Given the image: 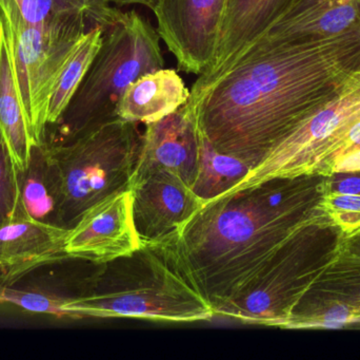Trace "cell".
Instances as JSON below:
<instances>
[{"mask_svg": "<svg viewBox=\"0 0 360 360\" xmlns=\"http://www.w3.org/2000/svg\"><path fill=\"white\" fill-rule=\"evenodd\" d=\"M359 71L360 31L300 44L258 42L186 105L215 149L253 169Z\"/></svg>", "mask_w": 360, "mask_h": 360, "instance_id": "cell-1", "label": "cell"}, {"mask_svg": "<svg viewBox=\"0 0 360 360\" xmlns=\"http://www.w3.org/2000/svg\"><path fill=\"white\" fill-rule=\"evenodd\" d=\"M323 175L278 178L203 203L153 249L213 309L249 293L321 207Z\"/></svg>", "mask_w": 360, "mask_h": 360, "instance_id": "cell-2", "label": "cell"}, {"mask_svg": "<svg viewBox=\"0 0 360 360\" xmlns=\"http://www.w3.org/2000/svg\"><path fill=\"white\" fill-rule=\"evenodd\" d=\"M166 65L160 36L137 11H120L103 30V42L82 84L44 143L63 145L116 116L118 101L133 82Z\"/></svg>", "mask_w": 360, "mask_h": 360, "instance_id": "cell-3", "label": "cell"}, {"mask_svg": "<svg viewBox=\"0 0 360 360\" xmlns=\"http://www.w3.org/2000/svg\"><path fill=\"white\" fill-rule=\"evenodd\" d=\"M68 318H136L171 323L211 321L213 309L150 247L101 264Z\"/></svg>", "mask_w": 360, "mask_h": 360, "instance_id": "cell-4", "label": "cell"}, {"mask_svg": "<svg viewBox=\"0 0 360 360\" xmlns=\"http://www.w3.org/2000/svg\"><path fill=\"white\" fill-rule=\"evenodd\" d=\"M141 137L136 123L114 118L69 143H44L60 182L61 228L71 230L91 206L129 190Z\"/></svg>", "mask_w": 360, "mask_h": 360, "instance_id": "cell-5", "label": "cell"}, {"mask_svg": "<svg viewBox=\"0 0 360 360\" xmlns=\"http://www.w3.org/2000/svg\"><path fill=\"white\" fill-rule=\"evenodd\" d=\"M344 239L326 213L309 222L275 256L253 289L215 316L283 329L304 294L335 259Z\"/></svg>", "mask_w": 360, "mask_h": 360, "instance_id": "cell-6", "label": "cell"}, {"mask_svg": "<svg viewBox=\"0 0 360 360\" xmlns=\"http://www.w3.org/2000/svg\"><path fill=\"white\" fill-rule=\"evenodd\" d=\"M19 97L33 145L44 143L51 95L80 38L101 27L86 15L32 25L13 6L0 4Z\"/></svg>", "mask_w": 360, "mask_h": 360, "instance_id": "cell-7", "label": "cell"}, {"mask_svg": "<svg viewBox=\"0 0 360 360\" xmlns=\"http://www.w3.org/2000/svg\"><path fill=\"white\" fill-rule=\"evenodd\" d=\"M359 120L360 71L333 99L294 129L228 192L248 190L278 178L326 177Z\"/></svg>", "mask_w": 360, "mask_h": 360, "instance_id": "cell-8", "label": "cell"}, {"mask_svg": "<svg viewBox=\"0 0 360 360\" xmlns=\"http://www.w3.org/2000/svg\"><path fill=\"white\" fill-rule=\"evenodd\" d=\"M226 0H160L153 8L160 39L179 70L201 75L215 55Z\"/></svg>", "mask_w": 360, "mask_h": 360, "instance_id": "cell-9", "label": "cell"}, {"mask_svg": "<svg viewBox=\"0 0 360 360\" xmlns=\"http://www.w3.org/2000/svg\"><path fill=\"white\" fill-rule=\"evenodd\" d=\"M129 190L143 247L170 238L205 203L181 180L162 169H135Z\"/></svg>", "mask_w": 360, "mask_h": 360, "instance_id": "cell-10", "label": "cell"}, {"mask_svg": "<svg viewBox=\"0 0 360 360\" xmlns=\"http://www.w3.org/2000/svg\"><path fill=\"white\" fill-rule=\"evenodd\" d=\"M359 323L360 260L342 249L296 304L283 329H349Z\"/></svg>", "mask_w": 360, "mask_h": 360, "instance_id": "cell-11", "label": "cell"}, {"mask_svg": "<svg viewBox=\"0 0 360 360\" xmlns=\"http://www.w3.org/2000/svg\"><path fill=\"white\" fill-rule=\"evenodd\" d=\"M143 247L135 230L130 190L112 194L91 206L69 230V257L103 264L132 255Z\"/></svg>", "mask_w": 360, "mask_h": 360, "instance_id": "cell-12", "label": "cell"}, {"mask_svg": "<svg viewBox=\"0 0 360 360\" xmlns=\"http://www.w3.org/2000/svg\"><path fill=\"white\" fill-rule=\"evenodd\" d=\"M80 259L65 257L0 283V306L31 314L68 318L70 304L84 294L91 274L78 270Z\"/></svg>", "mask_w": 360, "mask_h": 360, "instance_id": "cell-13", "label": "cell"}, {"mask_svg": "<svg viewBox=\"0 0 360 360\" xmlns=\"http://www.w3.org/2000/svg\"><path fill=\"white\" fill-rule=\"evenodd\" d=\"M298 0H226L215 55L191 94L198 93L230 69Z\"/></svg>", "mask_w": 360, "mask_h": 360, "instance_id": "cell-14", "label": "cell"}, {"mask_svg": "<svg viewBox=\"0 0 360 360\" xmlns=\"http://www.w3.org/2000/svg\"><path fill=\"white\" fill-rule=\"evenodd\" d=\"M200 137L188 106L146 125L135 169L168 171L192 188L198 171Z\"/></svg>", "mask_w": 360, "mask_h": 360, "instance_id": "cell-15", "label": "cell"}, {"mask_svg": "<svg viewBox=\"0 0 360 360\" xmlns=\"http://www.w3.org/2000/svg\"><path fill=\"white\" fill-rule=\"evenodd\" d=\"M67 228L49 225L27 215L19 200L10 219L0 226V283L12 280L36 266L69 257Z\"/></svg>", "mask_w": 360, "mask_h": 360, "instance_id": "cell-16", "label": "cell"}, {"mask_svg": "<svg viewBox=\"0 0 360 360\" xmlns=\"http://www.w3.org/2000/svg\"><path fill=\"white\" fill-rule=\"evenodd\" d=\"M354 31H360V0H298L255 44L319 42Z\"/></svg>", "mask_w": 360, "mask_h": 360, "instance_id": "cell-17", "label": "cell"}, {"mask_svg": "<svg viewBox=\"0 0 360 360\" xmlns=\"http://www.w3.org/2000/svg\"><path fill=\"white\" fill-rule=\"evenodd\" d=\"M190 97L191 90L179 74L162 68L141 76L126 89L118 101L116 116L147 125L176 111Z\"/></svg>", "mask_w": 360, "mask_h": 360, "instance_id": "cell-18", "label": "cell"}, {"mask_svg": "<svg viewBox=\"0 0 360 360\" xmlns=\"http://www.w3.org/2000/svg\"><path fill=\"white\" fill-rule=\"evenodd\" d=\"M17 181L19 200L27 215L61 228L60 182L46 144L32 146L29 165L25 170L17 171Z\"/></svg>", "mask_w": 360, "mask_h": 360, "instance_id": "cell-19", "label": "cell"}, {"mask_svg": "<svg viewBox=\"0 0 360 360\" xmlns=\"http://www.w3.org/2000/svg\"><path fill=\"white\" fill-rule=\"evenodd\" d=\"M0 131L16 171L27 168L32 144L13 69L10 46L0 17Z\"/></svg>", "mask_w": 360, "mask_h": 360, "instance_id": "cell-20", "label": "cell"}, {"mask_svg": "<svg viewBox=\"0 0 360 360\" xmlns=\"http://www.w3.org/2000/svg\"><path fill=\"white\" fill-rule=\"evenodd\" d=\"M199 137L200 156L192 190L207 202L232 190L252 170V166L240 159L218 151L200 133Z\"/></svg>", "mask_w": 360, "mask_h": 360, "instance_id": "cell-21", "label": "cell"}, {"mask_svg": "<svg viewBox=\"0 0 360 360\" xmlns=\"http://www.w3.org/2000/svg\"><path fill=\"white\" fill-rule=\"evenodd\" d=\"M321 207L345 239L360 234V170L323 178Z\"/></svg>", "mask_w": 360, "mask_h": 360, "instance_id": "cell-22", "label": "cell"}, {"mask_svg": "<svg viewBox=\"0 0 360 360\" xmlns=\"http://www.w3.org/2000/svg\"><path fill=\"white\" fill-rule=\"evenodd\" d=\"M0 4L13 6L23 20L32 25L86 15L103 30L120 12L108 0H0Z\"/></svg>", "mask_w": 360, "mask_h": 360, "instance_id": "cell-23", "label": "cell"}, {"mask_svg": "<svg viewBox=\"0 0 360 360\" xmlns=\"http://www.w3.org/2000/svg\"><path fill=\"white\" fill-rule=\"evenodd\" d=\"M103 42V27H95L80 38L59 74L48 108V126L55 124L82 84Z\"/></svg>", "mask_w": 360, "mask_h": 360, "instance_id": "cell-24", "label": "cell"}, {"mask_svg": "<svg viewBox=\"0 0 360 360\" xmlns=\"http://www.w3.org/2000/svg\"><path fill=\"white\" fill-rule=\"evenodd\" d=\"M18 203L16 167L0 131V226L12 217Z\"/></svg>", "mask_w": 360, "mask_h": 360, "instance_id": "cell-25", "label": "cell"}, {"mask_svg": "<svg viewBox=\"0 0 360 360\" xmlns=\"http://www.w3.org/2000/svg\"><path fill=\"white\" fill-rule=\"evenodd\" d=\"M342 249L345 253L360 260V234L344 239Z\"/></svg>", "mask_w": 360, "mask_h": 360, "instance_id": "cell-26", "label": "cell"}, {"mask_svg": "<svg viewBox=\"0 0 360 360\" xmlns=\"http://www.w3.org/2000/svg\"><path fill=\"white\" fill-rule=\"evenodd\" d=\"M110 4H118V6H131V4H139V6H147L150 10L153 11L156 4L160 0H108Z\"/></svg>", "mask_w": 360, "mask_h": 360, "instance_id": "cell-27", "label": "cell"}, {"mask_svg": "<svg viewBox=\"0 0 360 360\" xmlns=\"http://www.w3.org/2000/svg\"><path fill=\"white\" fill-rule=\"evenodd\" d=\"M355 328H360V323H359V325H356V327Z\"/></svg>", "mask_w": 360, "mask_h": 360, "instance_id": "cell-28", "label": "cell"}]
</instances>
